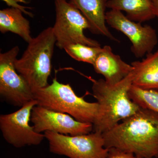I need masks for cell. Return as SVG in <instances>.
Masks as SVG:
<instances>
[{"mask_svg": "<svg viewBox=\"0 0 158 158\" xmlns=\"http://www.w3.org/2000/svg\"><path fill=\"white\" fill-rule=\"evenodd\" d=\"M109 0H70L88 20L90 31L93 34L101 35L119 42L106 25V10Z\"/></svg>", "mask_w": 158, "mask_h": 158, "instance_id": "7c38bea8", "label": "cell"}, {"mask_svg": "<svg viewBox=\"0 0 158 158\" xmlns=\"http://www.w3.org/2000/svg\"><path fill=\"white\" fill-rule=\"evenodd\" d=\"M102 135L108 149L116 148L141 158H158V113L152 110L141 107Z\"/></svg>", "mask_w": 158, "mask_h": 158, "instance_id": "6da1fadb", "label": "cell"}, {"mask_svg": "<svg viewBox=\"0 0 158 158\" xmlns=\"http://www.w3.org/2000/svg\"><path fill=\"white\" fill-rule=\"evenodd\" d=\"M19 50L15 46L0 54V94L10 104L21 107L34 98L27 82L15 69Z\"/></svg>", "mask_w": 158, "mask_h": 158, "instance_id": "52a82bcc", "label": "cell"}, {"mask_svg": "<svg viewBox=\"0 0 158 158\" xmlns=\"http://www.w3.org/2000/svg\"><path fill=\"white\" fill-rule=\"evenodd\" d=\"M134 76L133 70L125 78L113 85L104 79L92 80L93 96L100 106L99 116L93 124V131L102 134L108 131L140 109L129 96Z\"/></svg>", "mask_w": 158, "mask_h": 158, "instance_id": "7a4b0ae2", "label": "cell"}, {"mask_svg": "<svg viewBox=\"0 0 158 158\" xmlns=\"http://www.w3.org/2000/svg\"><path fill=\"white\" fill-rule=\"evenodd\" d=\"M56 17L53 30L56 46L63 50L73 44L101 47L97 41L86 37L84 31L90 30L88 20L81 11L67 0H54Z\"/></svg>", "mask_w": 158, "mask_h": 158, "instance_id": "5b68a950", "label": "cell"}, {"mask_svg": "<svg viewBox=\"0 0 158 158\" xmlns=\"http://www.w3.org/2000/svg\"><path fill=\"white\" fill-rule=\"evenodd\" d=\"M156 17L158 18V0H151Z\"/></svg>", "mask_w": 158, "mask_h": 158, "instance_id": "ffe728a7", "label": "cell"}, {"mask_svg": "<svg viewBox=\"0 0 158 158\" xmlns=\"http://www.w3.org/2000/svg\"><path fill=\"white\" fill-rule=\"evenodd\" d=\"M19 9L11 8L0 11V31L2 34L11 32L28 43L33 39L28 20Z\"/></svg>", "mask_w": 158, "mask_h": 158, "instance_id": "9a60e30c", "label": "cell"}, {"mask_svg": "<svg viewBox=\"0 0 158 158\" xmlns=\"http://www.w3.org/2000/svg\"><path fill=\"white\" fill-rule=\"evenodd\" d=\"M31 121L35 131L39 133L49 131L62 135H77L89 134L93 131L92 123L77 121L68 114L37 105L32 110Z\"/></svg>", "mask_w": 158, "mask_h": 158, "instance_id": "30bf717a", "label": "cell"}, {"mask_svg": "<svg viewBox=\"0 0 158 158\" xmlns=\"http://www.w3.org/2000/svg\"><path fill=\"white\" fill-rule=\"evenodd\" d=\"M129 96L141 107L150 109L158 113V91L144 90L132 85Z\"/></svg>", "mask_w": 158, "mask_h": 158, "instance_id": "2e32d148", "label": "cell"}, {"mask_svg": "<svg viewBox=\"0 0 158 158\" xmlns=\"http://www.w3.org/2000/svg\"><path fill=\"white\" fill-rule=\"evenodd\" d=\"M37 102H29L19 110L0 116V129L5 140L16 148L38 145L45 138L44 134L37 133L31 126V113Z\"/></svg>", "mask_w": 158, "mask_h": 158, "instance_id": "ba28073f", "label": "cell"}, {"mask_svg": "<svg viewBox=\"0 0 158 158\" xmlns=\"http://www.w3.org/2000/svg\"><path fill=\"white\" fill-rule=\"evenodd\" d=\"M56 42L52 27L46 28L33 38L21 57L15 60L16 70L34 94L49 85Z\"/></svg>", "mask_w": 158, "mask_h": 158, "instance_id": "3957f363", "label": "cell"}, {"mask_svg": "<svg viewBox=\"0 0 158 158\" xmlns=\"http://www.w3.org/2000/svg\"><path fill=\"white\" fill-rule=\"evenodd\" d=\"M34 98L37 106L68 114L81 122L93 124L99 114L98 102L86 101L75 93L69 84L60 83L56 78L50 85L35 92Z\"/></svg>", "mask_w": 158, "mask_h": 158, "instance_id": "277c9868", "label": "cell"}, {"mask_svg": "<svg viewBox=\"0 0 158 158\" xmlns=\"http://www.w3.org/2000/svg\"><path fill=\"white\" fill-rule=\"evenodd\" d=\"M106 158H141L132 153L127 152L116 148H109Z\"/></svg>", "mask_w": 158, "mask_h": 158, "instance_id": "ac0fdd59", "label": "cell"}, {"mask_svg": "<svg viewBox=\"0 0 158 158\" xmlns=\"http://www.w3.org/2000/svg\"><path fill=\"white\" fill-rule=\"evenodd\" d=\"M107 8L124 11L128 18L141 23L156 17L151 0H109Z\"/></svg>", "mask_w": 158, "mask_h": 158, "instance_id": "5bb4252c", "label": "cell"}, {"mask_svg": "<svg viewBox=\"0 0 158 158\" xmlns=\"http://www.w3.org/2000/svg\"><path fill=\"white\" fill-rule=\"evenodd\" d=\"M92 65L95 72L102 75L106 82L111 85L121 81L134 69L131 64L125 62L120 56L114 54L109 45L102 48Z\"/></svg>", "mask_w": 158, "mask_h": 158, "instance_id": "8fae6325", "label": "cell"}, {"mask_svg": "<svg viewBox=\"0 0 158 158\" xmlns=\"http://www.w3.org/2000/svg\"><path fill=\"white\" fill-rule=\"evenodd\" d=\"M141 61L132 62L135 74L132 85L144 90L158 91V50Z\"/></svg>", "mask_w": 158, "mask_h": 158, "instance_id": "4fadbf2b", "label": "cell"}, {"mask_svg": "<svg viewBox=\"0 0 158 158\" xmlns=\"http://www.w3.org/2000/svg\"><path fill=\"white\" fill-rule=\"evenodd\" d=\"M2 1H4L8 6H11L12 8L19 9L23 11V13L31 17H33V14L32 13L26 11L25 9L26 7L20 6L18 4V2H19L27 3L25 0H2Z\"/></svg>", "mask_w": 158, "mask_h": 158, "instance_id": "d6986e66", "label": "cell"}, {"mask_svg": "<svg viewBox=\"0 0 158 158\" xmlns=\"http://www.w3.org/2000/svg\"><path fill=\"white\" fill-rule=\"evenodd\" d=\"M106 23L120 31L129 39L131 51L135 56L141 58L152 52L158 43L156 32L149 25L131 20L121 11L110 10L106 13Z\"/></svg>", "mask_w": 158, "mask_h": 158, "instance_id": "9c48e42d", "label": "cell"}, {"mask_svg": "<svg viewBox=\"0 0 158 158\" xmlns=\"http://www.w3.org/2000/svg\"><path fill=\"white\" fill-rule=\"evenodd\" d=\"M50 152L69 158H106L109 149L105 147L102 133L69 135L47 131L44 133Z\"/></svg>", "mask_w": 158, "mask_h": 158, "instance_id": "8992f818", "label": "cell"}, {"mask_svg": "<svg viewBox=\"0 0 158 158\" xmlns=\"http://www.w3.org/2000/svg\"><path fill=\"white\" fill-rule=\"evenodd\" d=\"M101 49V47L76 43L67 46L64 50L66 53L75 60L92 65Z\"/></svg>", "mask_w": 158, "mask_h": 158, "instance_id": "e0dca14e", "label": "cell"}]
</instances>
